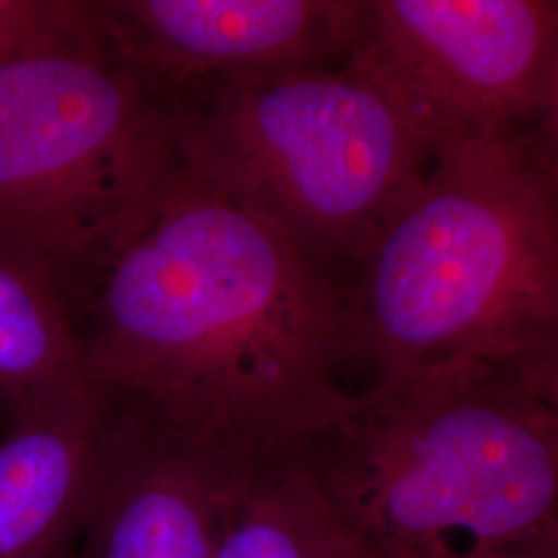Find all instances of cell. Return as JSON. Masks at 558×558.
<instances>
[{
  "mask_svg": "<svg viewBox=\"0 0 558 558\" xmlns=\"http://www.w3.org/2000/svg\"><path fill=\"white\" fill-rule=\"evenodd\" d=\"M359 391L558 359V122L442 143L341 281Z\"/></svg>",
  "mask_w": 558,
  "mask_h": 558,
  "instance_id": "obj_2",
  "label": "cell"
},
{
  "mask_svg": "<svg viewBox=\"0 0 558 558\" xmlns=\"http://www.w3.org/2000/svg\"><path fill=\"white\" fill-rule=\"evenodd\" d=\"M486 558H558V525Z\"/></svg>",
  "mask_w": 558,
  "mask_h": 558,
  "instance_id": "obj_13",
  "label": "cell"
},
{
  "mask_svg": "<svg viewBox=\"0 0 558 558\" xmlns=\"http://www.w3.org/2000/svg\"><path fill=\"white\" fill-rule=\"evenodd\" d=\"M160 94L87 17L0 64V257L77 329L101 274L179 170Z\"/></svg>",
  "mask_w": 558,
  "mask_h": 558,
  "instance_id": "obj_4",
  "label": "cell"
},
{
  "mask_svg": "<svg viewBox=\"0 0 558 558\" xmlns=\"http://www.w3.org/2000/svg\"><path fill=\"white\" fill-rule=\"evenodd\" d=\"M106 403L92 387L0 437V558H73Z\"/></svg>",
  "mask_w": 558,
  "mask_h": 558,
  "instance_id": "obj_9",
  "label": "cell"
},
{
  "mask_svg": "<svg viewBox=\"0 0 558 558\" xmlns=\"http://www.w3.org/2000/svg\"><path fill=\"white\" fill-rule=\"evenodd\" d=\"M345 64L433 149L558 122V2L362 0Z\"/></svg>",
  "mask_w": 558,
  "mask_h": 558,
  "instance_id": "obj_6",
  "label": "cell"
},
{
  "mask_svg": "<svg viewBox=\"0 0 558 558\" xmlns=\"http://www.w3.org/2000/svg\"><path fill=\"white\" fill-rule=\"evenodd\" d=\"M442 558H463V557H442Z\"/></svg>",
  "mask_w": 558,
  "mask_h": 558,
  "instance_id": "obj_14",
  "label": "cell"
},
{
  "mask_svg": "<svg viewBox=\"0 0 558 558\" xmlns=\"http://www.w3.org/2000/svg\"><path fill=\"white\" fill-rule=\"evenodd\" d=\"M248 468L137 399L108 393L73 558H214Z\"/></svg>",
  "mask_w": 558,
  "mask_h": 558,
  "instance_id": "obj_7",
  "label": "cell"
},
{
  "mask_svg": "<svg viewBox=\"0 0 558 558\" xmlns=\"http://www.w3.org/2000/svg\"><path fill=\"white\" fill-rule=\"evenodd\" d=\"M158 94L180 166L276 223L339 281L433 156L393 100L345 62Z\"/></svg>",
  "mask_w": 558,
  "mask_h": 558,
  "instance_id": "obj_5",
  "label": "cell"
},
{
  "mask_svg": "<svg viewBox=\"0 0 558 558\" xmlns=\"http://www.w3.org/2000/svg\"><path fill=\"white\" fill-rule=\"evenodd\" d=\"M77 336L96 387L246 465L304 456L359 393L341 281L182 166Z\"/></svg>",
  "mask_w": 558,
  "mask_h": 558,
  "instance_id": "obj_1",
  "label": "cell"
},
{
  "mask_svg": "<svg viewBox=\"0 0 558 558\" xmlns=\"http://www.w3.org/2000/svg\"><path fill=\"white\" fill-rule=\"evenodd\" d=\"M87 17V0H0V64L62 40Z\"/></svg>",
  "mask_w": 558,
  "mask_h": 558,
  "instance_id": "obj_12",
  "label": "cell"
},
{
  "mask_svg": "<svg viewBox=\"0 0 558 558\" xmlns=\"http://www.w3.org/2000/svg\"><path fill=\"white\" fill-rule=\"evenodd\" d=\"M306 468L375 558H486L558 525V359L362 389Z\"/></svg>",
  "mask_w": 558,
  "mask_h": 558,
  "instance_id": "obj_3",
  "label": "cell"
},
{
  "mask_svg": "<svg viewBox=\"0 0 558 558\" xmlns=\"http://www.w3.org/2000/svg\"><path fill=\"white\" fill-rule=\"evenodd\" d=\"M214 558H375L302 459L255 465L226 502Z\"/></svg>",
  "mask_w": 558,
  "mask_h": 558,
  "instance_id": "obj_10",
  "label": "cell"
},
{
  "mask_svg": "<svg viewBox=\"0 0 558 558\" xmlns=\"http://www.w3.org/2000/svg\"><path fill=\"white\" fill-rule=\"evenodd\" d=\"M92 387L77 329L59 300L0 257V403L17 418Z\"/></svg>",
  "mask_w": 558,
  "mask_h": 558,
  "instance_id": "obj_11",
  "label": "cell"
},
{
  "mask_svg": "<svg viewBox=\"0 0 558 558\" xmlns=\"http://www.w3.org/2000/svg\"><path fill=\"white\" fill-rule=\"evenodd\" d=\"M106 38L156 92L341 66L362 0H92Z\"/></svg>",
  "mask_w": 558,
  "mask_h": 558,
  "instance_id": "obj_8",
  "label": "cell"
}]
</instances>
